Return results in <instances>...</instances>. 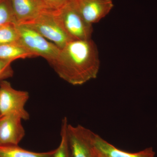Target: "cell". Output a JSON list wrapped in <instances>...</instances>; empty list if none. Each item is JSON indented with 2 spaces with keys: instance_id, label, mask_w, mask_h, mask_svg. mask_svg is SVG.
<instances>
[{
  "instance_id": "cell-1",
  "label": "cell",
  "mask_w": 157,
  "mask_h": 157,
  "mask_svg": "<svg viewBox=\"0 0 157 157\" xmlns=\"http://www.w3.org/2000/svg\"><path fill=\"white\" fill-rule=\"evenodd\" d=\"M49 64L63 80L72 85H82L98 76L100 68L98 47L92 39L72 40Z\"/></svg>"
},
{
  "instance_id": "cell-2",
  "label": "cell",
  "mask_w": 157,
  "mask_h": 157,
  "mask_svg": "<svg viewBox=\"0 0 157 157\" xmlns=\"http://www.w3.org/2000/svg\"><path fill=\"white\" fill-rule=\"evenodd\" d=\"M58 21L67 35L73 40H86L92 39L94 29L83 19L78 13L72 0L63 7L55 10Z\"/></svg>"
},
{
  "instance_id": "cell-3",
  "label": "cell",
  "mask_w": 157,
  "mask_h": 157,
  "mask_svg": "<svg viewBox=\"0 0 157 157\" xmlns=\"http://www.w3.org/2000/svg\"><path fill=\"white\" fill-rule=\"evenodd\" d=\"M17 27L19 34L18 42L36 57H42L48 63L56 58L60 49L55 44L25 25H17Z\"/></svg>"
},
{
  "instance_id": "cell-4",
  "label": "cell",
  "mask_w": 157,
  "mask_h": 157,
  "mask_svg": "<svg viewBox=\"0 0 157 157\" xmlns=\"http://www.w3.org/2000/svg\"><path fill=\"white\" fill-rule=\"evenodd\" d=\"M54 11H45L35 19L22 25L33 29L61 49L73 40L62 28L57 19Z\"/></svg>"
},
{
  "instance_id": "cell-5",
  "label": "cell",
  "mask_w": 157,
  "mask_h": 157,
  "mask_svg": "<svg viewBox=\"0 0 157 157\" xmlns=\"http://www.w3.org/2000/svg\"><path fill=\"white\" fill-rule=\"evenodd\" d=\"M29 98L28 92L14 89L6 80L0 81V117L14 114L28 120L30 115L25 105Z\"/></svg>"
},
{
  "instance_id": "cell-6",
  "label": "cell",
  "mask_w": 157,
  "mask_h": 157,
  "mask_svg": "<svg viewBox=\"0 0 157 157\" xmlns=\"http://www.w3.org/2000/svg\"><path fill=\"white\" fill-rule=\"evenodd\" d=\"M95 134L80 125L73 126L68 124L67 135L72 157H95Z\"/></svg>"
},
{
  "instance_id": "cell-7",
  "label": "cell",
  "mask_w": 157,
  "mask_h": 157,
  "mask_svg": "<svg viewBox=\"0 0 157 157\" xmlns=\"http://www.w3.org/2000/svg\"><path fill=\"white\" fill-rule=\"evenodd\" d=\"M82 17L90 24L99 22L113 8V0H72Z\"/></svg>"
},
{
  "instance_id": "cell-8",
  "label": "cell",
  "mask_w": 157,
  "mask_h": 157,
  "mask_svg": "<svg viewBox=\"0 0 157 157\" xmlns=\"http://www.w3.org/2000/svg\"><path fill=\"white\" fill-rule=\"evenodd\" d=\"M20 117L14 114L0 117V144L18 145L25 135Z\"/></svg>"
},
{
  "instance_id": "cell-9",
  "label": "cell",
  "mask_w": 157,
  "mask_h": 157,
  "mask_svg": "<svg viewBox=\"0 0 157 157\" xmlns=\"http://www.w3.org/2000/svg\"><path fill=\"white\" fill-rule=\"evenodd\" d=\"M10 2L17 25L25 24L43 12L52 10L42 0H10Z\"/></svg>"
},
{
  "instance_id": "cell-10",
  "label": "cell",
  "mask_w": 157,
  "mask_h": 157,
  "mask_svg": "<svg viewBox=\"0 0 157 157\" xmlns=\"http://www.w3.org/2000/svg\"><path fill=\"white\" fill-rule=\"evenodd\" d=\"M94 144L96 150L103 157H155V154L151 147L136 153L121 150L97 134L95 135Z\"/></svg>"
},
{
  "instance_id": "cell-11",
  "label": "cell",
  "mask_w": 157,
  "mask_h": 157,
  "mask_svg": "<svg viewBox=\"0 0 157 157\" xmlns=\"http://www.w3.org/2000/svg\"><path fill=\"white\" fill-rule=\"evenodd\" d=\"M36 57L19 42L0 45V59L13 62L18 59Z\"/></svg>"
},
{
  "instance_id": "cell-12",
  "label": "cell",
  "mask_w": 157,
  "mask_h": 157,
  "mask_svg": "<svg viewBox=\"0 0 157 157\" xmlns=\"http://www.w3.org/2000/svg\"><path fill=\"white\" fill-rule=\"evenodd\" d=\"M55 149L44 152L26 150L18 145H1L0 157H52Z\"/></svg>"
},
{
  "instance_id": "cell-13",
  "label": "cell",
  "mask_w": 157,
  "mask_h": 157,
  "mask_svg": "<svg viewBox=\"0 0 157 157\" xmlns=\"http://www.w3.org/2000/svg\"><path fill=\"white\" fill-rule=\"evenodd\" d=\"M19 40L17 24L9 23L0 25V45L18 42Z\"/></svg>"
},
{
  "instance_id": "cell-14",
  "label": "cell",
  "mask_w": 157,
  "mask_h": 157,
  "mask_svg": "<svg viewBox=\"0 0 157 157\" xmlns=\"http://www.w3.org/2000/svg\"><path fill=\"white\" fill-rule=\"evenodd\" d=\"M67 118L62 119L61 127V141L59 145L55 149L52 157H70V149L68 143L67 128L68 124Z\"/></svg>"
},
{
  "instance_id": "cell-15",
  "label": "cell",
  "mask_w": 157,
  "mask_h": 157,
  "mask_svg": "<svg viewBox=\"0 0 157 157\" xmlns=\"http://www.w3.org/2000/svg\"><path fill=\"white\" fill-rule=\"evenodd\" d=\"M9 23L17 24L10 0H0V25Z\"/></svg>"
},
{
  "instance_id": "cell-16",
  "label": "cell",
  "mask_w": 157,
  "mask_h": 157,
  "mask_svg": "<svg viewBox=\"0 0 157 157\" xmlns=\"http://www.w3.org/2000/svg\"><path fill=\"white\" fill-rule=\"evenodd\" d=\"M12 61L0 59V81L5 80L14 75V71L11 67Z\"/></svg>"
},
{
  "instance_id": "cell-17",
  "label": "cell",
  "mask_w": 157,
  "mask_h": 157,
  "mask_svg": "<svg viewBox=\"0 0 157 157\" xmlns=\"http://www.w3.org/2000/svg\"><path fill=\"white\" fill-rule=\"evenodd\" d=\"M50 9L57 10L63 7L69 0H42Z\"/></svg>"
},
{
  "instance_id": "cell-18",
  "label": "cell",
  "mask_w": 157,
  "mask_h": 157,
  "mask_svg": "<svg viewBox=\"0 0 157 157\" xmlns=\"http://www.w3.org/2000/svg\"><path fill=\"white\" fill-rule=\"evenodd\" d=\"M96 150V149H95ZM96 152H97V157H102V156L101 155H100L99 154V153H98V152L96 150Z\"/></svg>"
},
{
  "instance_id": "cell-19",
  "label": "cell",
  "mask_w": 157,
  "mask_h": 157,
  "mask_svg": "<svg viewBox=\"0 0 157 157\" xmlns=\"http://www.w3.org/2000/svg\"><path fill=\"white\" fill-rule=\"evenodd\" d=\"M95 157H97V152H96V150H95Z\"/></svg>"
}]
</instances>
